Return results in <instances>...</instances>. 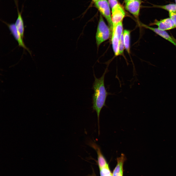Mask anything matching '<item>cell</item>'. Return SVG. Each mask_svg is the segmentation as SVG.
<instances>
[{
  "label": "cell",
  "mask_w": 176,
  "mask_h": 176,
  "mask_svg": "<svg viewBox=\"0 0 176 176\" xmlns=\"http://www.w3.org/2000/svg\"><path fill=\"white\" fill-rule=\"evenodd\" d=\"M107 71L106 69L101 76L99 78L96 77L93 72L95 80L92 88L94 91L92 96V108L93 111H96L97 115L99 135L100 134L99 119L100 112L103 108L106 106V99L109 94L106 89L104 84V78Z\"/></svg>",
  "instance_id": "6da1fadb"
},
{
  "label": "cell",
  "mask_w": 176,
  "mask_h": 176,
  "mask_svg": "<svg viewBox=\"0 0 176 176\" xmlns=\"http://www.w3.org/2000/svg\"><path fill=\"white\" fill-rule=\"evenodd\" d=\"M111 30L105 23L102 16L100 14L96 35V43L98 47L110 36Z\"/></svg>",
  "instance_id": "7a4b0ae2"
},
{
  "label": "cell",
  "mask_w": 176,
  "mask_h": 176,
  "mask_svg": "<svg viewBox=\"0 0 176 176\" xmlns=\"http://www.w3.org/2000/svg\"><path fill=\"white\" fill-rule=\"evenodd\" d=\"M95 5L101 14L106 19L110 28L112 30L113 24L111 16L110 6L107 0H100L95 3Z\"/></svg>",
  "instance_id": "3957f363"
},
{
  "label": "cell",
  "mask_w": 176,
  "mask_h": 176,
  "mask_svg": "<svg viewBox=\"0 0 176 176\" xmlns=\"http://www.w3.org/2000/svg\"><path fill=\"white\" fill-rule=\"evenodd\" d=\"M111 9V16L113 26L122 21L125 16V13L123 8L119 3Z\"/></svg>",
  "instance_id": "277c9868"
},
{
  "label": "cell",
  "mask_w": 176,
  "mask_h": 176,
  "mask_svg": "<svg viewBox=\"0 0 176 176\" xmlns=\"http://www.w3.org/2000/svg\"><path fill=\"white\" fill-rule=\"evenodd\" d=\"M3 22L8 26L11 34L17 42L19 46L27 50L31 55L30 50L25 44L23 40V38L17 30L15 24L13 23L9 24L4 21Z\"/></svg>",
  "instance_id": "5b68a950"
},
{
  "label": "cell",
  "mask_w": 176,
  "mask_h": 176,
  "mask_svg": "<svg viewBox=\"0 0 176 176\" xmlns=\"http://www.w3.org/2000/svg\"><path fill=\"white\" fill-rule=\"evenodd\" d=\"M141 1V0H133L125 3V8L127 10L138 19Z\"/></svg>",
  "instance_id": "8992f818"
},
{
  "label": "cell",
  "mask_w": 176,
  "mask_h": 176,
  "mask_svg": "<svg viewBox=\"0 0 176 176\" xmlns=\"http://www.w3.org/2000/svg\"><path fill=\"white\" fill-rule=\"evenodd\" d=\"M89 145L96 151L97 155V163L99 169L108 165L107 161L103 154L100 147L95 143L90 142Z\"/></svg>",
  "instance_id": "52a82bcc"
},
{
  "label": "cell",
  "mask_w": 176,
  "mask_h": 176,
  "mask_svg": "<svg viewBox=\"0 0 176 176\" xmlns=\"http://www.w3.org/2000/svg\"><path fill=\"white\" fill-rule=\"evenodd\" d=\"M14 0L18 14L17 18L15 24L17 30L23 39L24 29V22L22 15L23 7L22 8V10L20 11L19 10L17 0Z\"/></svg>",
  "instance_id": "ba28073f"
},
{
  "label": "cell",
  "mask_w": 176,
  "mask_h": 176,
  "mask_svg": "<svg viewBox=\"0 0 176 176\" xmlns=\"http://www.w3.org/2000/svg\"><path fill=\"white\" fill-rule=\"evenodd\" d=\"M153 24L157 25L158 28L163 31L169 30L175 28L173 21L170 18L159 21L155 20Z\"/></svg>",
  "instance_id": "9c48e42d"
},
{
  "label": "cell",
  "mask_w": 176,
  "mask_h": 176,
  "mask_svg": "<svg viewBox=\"0 0 176 176\" xmlns=\"http://www.w3.org/2000/svg\"><path fill=\"white\" fill-rule=\"evenodd\" d=\"M126 159L125 155L121 154L120 156L117 158V164L113 170L112 176H123V165Z\"/></svg>",
  "instance_id": "30bf717a"
},
{
  "label": "cell",
  "mask_w": 176,
  "mask_h": 176,
  "mask_svg": "<svg viewBox=\"0 0 176 176\" xmlns=\"http://www.w3.org/2000/svg\"><path fill=\"white\" fill-rule=\"evenodd\" d=\"M142 25L145 28L152 30L176 46V44L174 40L173 37H171L165 31L160 30L158 28L152 27L144 24H142Z\"/></svg>",
  "instance_id": "8fae6325"
},
{
  "label": "cell",
  "mask_w": 176,
  "mask_h": 176,
  "mask_svg": "<svg viewBox=\"0 0 176 176\" xmlns=\"http://www.w3.org/2000/svg\"><path fill=\"white\" fill-rule=\"evenodd\" d=\"M111 42L113 49L116 56H118L119 54V46L120 39L113 32H112Z\"/></svg>",
  "instance_id": "7c38bea8"
},
{
  "label": "cell",
  "mask_w": 176,
  "mask_h": 176,
  "mask_svg": "<svg viewBox=\"0 0 176 176\" xmlns=\"http://www.w3.org/2000/svg\"><path fill=\"white\" fill-rule=\"evenodd\" d=\"M123 35L125 48L129 53L130 52V32L125 30L123 32Z\"/></svg>",
  "instance_id": "4fadbf2b"
},
{
  "label": "cell",
  "mask_w": 176,
  "mask_h": 176,
  "mask_svg": "<svg viewBox=\"0 0 176 176\" xmlns=\"http://www.w3.org/2000/svg\"><path fill=\"white\" fill-rule=\"evenodd\" d=\"M156 6L167 11L169 12H176V4H169L165 5Z\"/></svg>",
  "instance_id": "5bb4252c"
},
{
  "label": "cell",
  "mask_w": 176,
  "mask_h": 176,
  "mask_svg": "<svg viewBox=\"0 0 176 176\" xmlns=\"http://www.w3.org/2000/svg\"><path fill=\"white\" fill-rule=\"evenodd\" d=\"M99 170L100 176H108L112 174L108 165Z\"/></svg>",
  "instance_id": "9a60e30c"
},
{
  "label": "cell",
  "mask_w": 176,
  "mask_h": 176,
  "mask_svg": "<svg viewBox=\"0 0 176 176\" xmlns=\"http://www.w3.org/2000/svg\"><path fill=\"white\" fill-rule=\"evenodd\" d=\"M124 47L125 46L124 41L123 35V33L121 37L119 42V55L122 54L123 53Z\"/></svg>",
  "instance_id": "2e32d148"
},
{
  "label": "cell",
  "mask_w": 176,
  "mask_h": 176,
  "mask_svg": "<svg viewBox=\"0 0 176 176\" xmlns=\"http://www.w3.org/2000/svg\"><path fill=\"white\" fill-rule=\"evenodd\" d=\"M170 18L173 21L176 28V12H169Z\"/></svg>",
  "instance_id": "e0dca14e"
},
{
  "label": "cell",
  "mask_w": 176,
  "mask_h": 176,
  "mask_svg": "<svg viewBox=\"0 0 176 176\" xmlns=\"http://www.w3.org/2000/svg\"><path fill=\"white\" fill-rule=\"evenodd\" d=\"M108 1L109 5L111 9L119 4L117 0H108Z\"/></svg>",
  "instance_id": "ac0fdd59"
},
{
  "label": "cell",
  "mask_w": 176,
  "mask_h": 176,
  "mask_svg": "<svg viewBox=\"0 0 176 176\" xmlns=\"http://www.w3.org/2000/svg\"><path fill=\"white\" fill-rule=\"evenodd\" d=\"M99 0H92L90 4V6H89V7H90L91 6H92L93 4L94 3L95 4V3Z\"/></svg>",
  "instance_id": "d6986e66"
},
{
  "label": "cell",
  "mask_w": 176,
  "mask_h": 176,
  "mask_svg": "<svg viewBox=\"0 0 176 176\" xmlns=\"http://www.w3.org/2000/svg\"><path fill=\"white\" fill-rule=\"evenodd\" d=\"M132 0H124L125 3H127V2H128L129 1Z\"/></svg>",
  "instance_id": "ffe728a7"
},
{
  "label": "cell",
  "mask_w": 176,
  "mask_h": 176,
  "mask_svg": "<svg viewBox=\"0 0 176 176\" xmlns=\"http://www.w3.org/2000/svg\"><path fill=\"white\" fill-rule=\"evenodd\" d=\"M176 44V39L173 38Z\"/></svg>",
  "instance_id": "44dd1931"
},
{
  "label": "cell",
  "mask_w": 176,
  "mask_h": 176,
  "mask_svg": "<svg viewBox=\"0 0 176 176\" xmlns=\"http://www.w3.org/2000/svg\"><path fill=\"white\" fill-rule=\"evenodd\" d=\"M108 176H112V173Z\"/></svg>",
  "instance_id": "7402d4cb"
},
{
  "label": "cell",
  "mask_w": 176,
  "mask_h": 176,
  "mask_svg": "<svg viewBox=\"0 0 176 176\" xmlns=\"http://www.w3.org/2000/svg\"><path fill=\"white\" fill-rule=\"evenodd\" d=\"M175 0V2H176V0Z\"/></svg>",
  "instance_id": "603a6c76"
}]
</instances>
